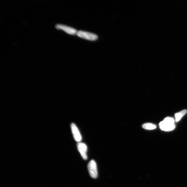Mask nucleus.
<instances>
[{"label":"nucleus","mask_w":187,"mask_h":187,"mask_svg":"<svg viewBox=\"0 0 187 187\" xmlns=\"http://www.w3.org/2000/svg\"><path fill=\"white\" fill-rule=\"evenodd\" d=\"M159 127L162 130L165 131H170L175 129V125L174 119L167 117L160 123Z\"/></svg>","instance_id":"f257e3e1"},{"label":"nucleus","mask_w":187,"mask_h":187,"mask_svg":"<svg viewBox=\"0 0 187 187\" xmlns=\"http://www.w3.org/2000/svg\"><path fill=\"white\" fill-rule=\"evenodd\" d=\"M88 169L90 176L92 178L96 179L98 176V173L97 166L95 161L92 160L88 165Z\"/></svg>","instance_id":"f03ea898"},{"label":"nucleus","mask_w":187,"mask_h":187,"mask_svg":"<svg viewBox=\"0 0 187 187\" xmlns=\"http://www.w3.org/2000/svg\"><path fill=\"white\" fill-rule=\"evenodd\" d=\"M78 37L88 40L94 41L98 39V36L94 34L82 31H80L77 33Z\"/></svg>","instance_id":"7ed1b4c3"},{"label":"nucleus","mask_w":187,"mask_h":187,"mask_svg":"<svg viewBox=\"0 0 187 187\" xmlns=\"http://www.w3.org/2000/svg\"><path fill=\"white\" fill-rule=\"evenodd\" d=\"M56 27L58 30L64 31L70 35H77L78 32L75 29L64 25L58 24L56 26Z\"/></svg>","instance_id":"20e7f679"},{"label":"nucleus","mask_w":187,"mask_h":187,"mask_svg":"<svg viewBox=\"0 0 187 187\" xmlns=\"http://www.w3.org/2000/svg\"><path fill=\"white\" fill-rule=\"evenodd\" d=\"M71 128L74 139L77 142H80L82 139V135L75 124L71 123Z\"/></svg>","instance_id":"39448f33"},{"label":"nucleus","mask_w":187,"mask_h":187,"mask_svg":"<svg viewBox=\"0 0 187 187\" xmlns=\"http://www.w3.org/2000/svg\"><path fill=\"white\" fill-rule=\"evenodd\" d=\"M77 148L83 158L85 160H87L88 158L87 147L86 144L82 143H78L77 144Z\"/></svg>","instance_id":"423d86ee"},{"label":"nucleus","mask_w":187,"mask_h":187,"mask_svg":"<svg viewBox=\"0 0 187 187\" xmlns=\"http://www.w3.org/2000/svg\"><path fill=\"white\" fill-rule=\"evenodd\" d=\"M187 113V110H184L179 113H176L175 114V121L177 122L179 121L182 118V117L186 114Z\"/></svg>","instance_id":"0eeeda50"},{"label":"nucleus","mask_w":187,"mask_h":187,"mask_svg":"<svg viewBox=\"0 0 187 187\" xmlns=\"http://www.w3.org/2000/svg\"><path fill=\"white\" fill-rule=\"evenodd\" d=\"M142 127L144 129L146 130H152L156 129V126L152 123H146L142 125Z\"/></svg>","instance_id":"6e6552de"}]
</instances>
